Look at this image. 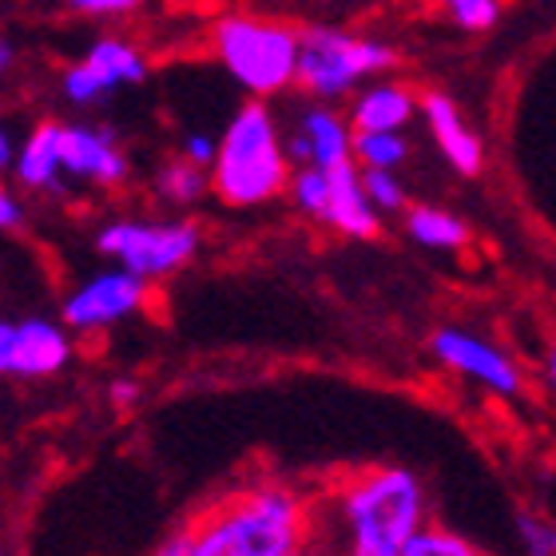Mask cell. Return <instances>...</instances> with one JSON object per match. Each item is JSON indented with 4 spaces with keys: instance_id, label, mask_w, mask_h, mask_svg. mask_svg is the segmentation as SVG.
<instances>
[{
    "instance_id": "obj_4",
    "label": "cell",
    "mask_w": 556,
    "mask_h": 556,
    "mask_svg": "<svg viewBox=\"0 0 556 556\" xmlns=\"http://www.w3.org/2000/svg\"><path fill=\"white\" fill-rule=\"evenodd\" d=\"M211 52L251 100H270L299 84L302 33L290 24L227 12L211 28Z\"/></svg>"
},
{
    "instance_id": "obj_36",
    "label": "cell",
    "mask_w": 556,
    "mask_h": 556,
    "mask_svg": "<svg viewBox=\"0 0 556 556\" xmlns=\"http://www.w3.org/2000/svg\"><path fill=\"white\" fill-rule=\"evenodd\" d=\"M0 556H4V553H0Z\"/></svg>"
},
{
    "instance_id": "obj_16",
    "label": "cell",
    "mask_w": 556,
    "mask_h": 556,
    "mask_svg": "<svg viewBox=\"0 0 556 556\" xmlns=\"http://www.w3.org/2000/svg\"><path fill=\"white\" fill-rule=\"evenodd\" d=\"M12 172H16V179L24 187H33V191L56 187L60 172H64V163H60V124H40L33 136L24 139L21 148H16Z\"/></svg>"
},
{
    "instance_id": "obj_35",
    "label": "cell",
    "mask_w": 556,
    "mask_h": 556,
    "mask_svg": "<svg viewBox=\"0 0 556 556\" xmlns=\"http://www.w3.org/2000/svg\"><path fill=\"white\" fill-rule=\"evenodd\" d=\"M311 556H314V553H311ZM326 556H330V553H326Z\"/></svg>"
},
{
    "instance_id": "obj_19",
    "label": "cell",
    "mask_w": 556,
    "mask_h": 556,
    "mask_svg": "<svg viewBox=\"0 0 556 556\" xmlns=\"http://www.w3.org/2000/svg\"><path fill=\"white\" fill-rule=\"evenodd\" d=\"M155 187H160V195L167 199V203L187 207V203H195L203 191H211V172L179 155V160H172L167 167H163L160 179H155Z\"/></svg>"
},
{
    "instance_id": "obj_22",
    "label": "cell",
    "mask_w": 556,
    "mask_h": 556,
    "mask_svg": "<svg viewBox=\"0 0 556 556\" xmlns=\"http://www.w3.org/2000/svg\"><path fill=\"white\" fill-rule=\"evenodd\" d=\"M441 9L465 33H489L501 21V0H441Z\"/></svg>"
},
{
    "instance_id": "obj_25",
    "label": "cell",
    "mask_w": 556,
    "mask_h": 556,
    "mask_svg": "<svg viewBox=\"0 0 556 556\" xmlns=\"http://www.w3.org/2000/svg\"><path fill=\"white\" fill-rule=\"evenodd\" d=\"M72 12L84 16H124V12L139 9V0H68Z\"/></svg>"
},
{
    "instance_id": "obj_7",
    "label": "cell",
    "mask_w": 556,
    "mask_h": 556,
    "mask_svg": "<svg viewBox=\"0 0 556 556\" xmlns=\"http://www.w3.org/2000/svg\"><path fill=\"white\" fill-rule=\"evenodd\" d=\"M429 350H433V358H438L445 370H453L457 378H465V382L481 386L489 394H497V397L521 394V370H517V362L501 346L485 342L481 334H469L462 326H441V330H433V338H429Z\"/></svg>"
},
{
    "instance_id": "obj_13",
    "label": "cell",
    "mask_w": 556,
    "mask_h": 556,
    "mask_svg": "<svg viewBox=\"0 0 556 556\" xmlns=\"http://www.w3.org/2000/svg\"><path fill=\"white\" fill-rule=\"evenodd\" d=\"M330 172V207H326V227H334L346 239H374L382 231V211L374 207L362 184L358 160L326 167Z\"/></svg>"
},
{
    "instance_id": "obj_1",
    "label": "cell",
    "mask_w": 556,
    "mask_h": 556,
    "mask_svg": "<svg viewBox=\"0 0 556 556\" xmlns=\"http://www.w3.org/2000/svg\"><path fill=\"white\" fill-rule=\"evenodd\" d=\"M318 501L287 481H251L211 501L191 529V556H311Z\"/></svg>"
},
{
    "instance_id": "obj_8",
    "label": "cell",
    "mask_w": 556,
    "mask_h": 556,
    "mask_svg": "<svg viewBox=\"0 0 556 556\" xmlns=\"http://www.w3.org/2000/svg\"><path fill=\"white\" fill-rule=\"evenodd\" d=\"M148 302V278L131 275V270L116 267L104 275H92L84 287H76L64 299V326L68 330H104L139 311Z\"/></svg>"
},
{
    "instance_id": "obj_33",
    "label": "cell",
    "mask_w": 556,
    "mask_h": 556,
    "mask_svg": "<svg viewBox=\"0 0 556 556\" xmlns=\"http://www.w3.org/2000/svg\"><path fill=\"white\" fill-rule=\"evenodd\" d=\"M545 370H548V382H553V390H556V350H548V362H545Z\"/></svg>"
},
{
    "instance_id": "obj_12",
    "label": "cell",
    "mask_w": 556,
    "mask_h": 556,
    "mask_svg": "<svg viewBox=\"0 0 556 556\" xmlns=\"http://www.w3.org/2000/svg\"><path fill=\"white\" fill-rule=\"evenodd\" d=\"M421 116H426V128L438 143V151L445 155L457 175H477L481 172V163H485V148H481V139L477 131L465 124L462 108L453 104L445 92H426L421 96Z\"/></svg>"
},
{
    "instance_id": "obj_9",
    "label": "cell",
    "mask_w": 556,
    "mask_h": 556,
    "mask_svg": "<svg viewBox=\"0 0 556 556\" xmlns=\"http://www.w3.org/2000/svg\"><path fill=\"white\" fill-rule=\"evenodd\" d=\"M143 76H148V60L139 56V48L119 36H104L84 52L80 64L64 72V96L72 104H92L119 84H139Z\"/></svg>"
},
{
    "instance_id": "obj_28",
    "label": "cell",
    "mask_w": 556,
    "mask_h": 556,
    "mask_svg": "<svg viewBox=\"0 0 556 556\" xmlns=\"http://www.w3.org/2000/svg\"><path fill=\"white\" fill-rule=\"evenodd\" d=\"M12 338L16 323H0V374H12Z\"/></svg>"
},
{
    "instance_id": "obj_27",
    "label": "cell",
    "mask_w": 556,
    "mask_h": 556,
    "mask_svg": "<svg viewBox=\"0 0 556 556\" xmlns=\"http://www.w3.org/2000/svg\"><path fill=\"white\" fill-rule=\"evenodd\" d=\"M151 556H191V529H179V533L163 536Z\"/></svg>"
},
{
    "instance_id": "obj_23",
    "label": "cell",
    "mask_w": 556,
    "mask_h": 556,
    "mask_svg": "<svg viewBox=\"0 0 556 556\" xmlns=\"http://www.w3.org/2000/svg\"><path fill=\"white\" fill-rule=\"evenodd\" d=\"M362 184H366V195L382 215L406 211V187H402L397 172H362Z\"/></svg>"
},
{
    "instance_id": "obj_26",
    "label": "cell",
    "mask_w": 556,
    "mask_h": 556,
    "mask_svg": "<svg viewBox=\"0 0 556 556\" xmlns=\"http://www.w3.org/2000/svg\"><path fill=\"white\" fill-rule=\"evenodd\" d=\"M215 151H219V139L203 136V131H191V136L184 139V160L199 163V167H207V172H211V163H215Z\"/></svg>"
},
{
    "instance_id": "obj_31",
    "label": "cell",
    "mask_w": 556,
    "mask_h": 556,
    "mask_svg": "<svg viewBox=\"0 0 556 556\" xmlns=\"http://www.w3.org/2000/svg\"><path fill=\"white\" fill-rule=\"evenodd\" d=\"M12 163H16V148H12V139H9V131L0 128V175L9 172Z\"/></svg>"
},
{
    "instance_id": "obj_5",
    "label": "cell",
    "mask_w": 556,
    "mask_h": 556,
    "mask_svg": "<svg viewBox=\"0 0 556 556\" xmlns=\"http://www.w3.org/2000/svg\"><path fill=\"white\" fill-rule=\"evenodd\" d=\"M397 64V52L386 40L342 28H302V56H299V88L314 100H342L358 84L382 76Z\"/></svg>"
},
{
    "instance_id": "obj_18",
    "label": "cell",
    "mask_w": 556,
    "mask_h": 556,
    "mask_svg": "<svg viewBox=\"0 0 556 556\" xmlns=\"http://www.w3.org/2000/svg\"><path fill=\"white\" fill-rule=\"evenodd\" d=\"M354 160L362 172H397L409 160V139L402 131H354Z\"/></svg>"
},
{
    "instance_id": "obj_24",
    "label": "cell",
    "mask_w": 556,
    "mask_h": 556,
    "mask_svg": "<svg viewBox=\"0 0 556 556\" xmlns=\"http://www.w3.org/2000/svg\"><path fill=\"white\" fill-rule=\"evenodd\" d=\"M517 529H521L525 556H553V525L536 521L533 513H521V517H517Z\"/></svg>"
},
{
    "instance_id": "obj_30",
    "label": "cell",
    "mask_w": 556,
    "mask_h": 556,
    "mask_svg": "<svg viewBox=\"0 0 556 556\" xmlns=\"http://www.w3.org/2000/svg\"><path fill=\"white\" fill-rule=\"evenodd\" d=\"M136 397H139V386H136V382H128V378H119V382H112V402H116V406L128 409L131 402H136Z\"/></svg>"
},
{
    "instance_id": "obj_3",
    "label": "cell",
    "mask_w": 556,
    "mask_h": 556,
    "mask_svg": "<svg viewBox=\"0 0 556 556\" xmlns=\"http://www.w3.org/2000/svg\"><path fill=\"white\" fill-rule=\"evenodd\" d=\"M294 160L287 151V136L263 100H251L227 119L219 136V151L211 163V191L227 207H263L290 187Z\"/></svg>"
},
{
    "instance_id": "obj_32",
    "label": "cell",
    "mask_w": 556,
    "mask_h": 556,
    "mask_svg": "<svg viewBox=\"0 0 556 556\" xmlns=\"http://www.w3.org/2000/svg\"><path fill=\"white\" fill-rule=\"evenodd\" d=\"M9 68H12V45H9V40H0V84H4Z\"/></svg>"
},
{
    "instance_id": "obj_10",
    "label": "cell",
    "mask_w": 556,
    "mask_h": 556,
    "mask_svg": "<svg viewBox=\"0 0 556 556\" xmlns=\"http://www.w3.org/2000/svg\"><path fill=\"white\" fill-rule=\"evenodd\" d=\"M294 167H338L354 160V124L330 104H311L287 136Z\"/></svg>"
},
{
    "instance_id": "obj_34",
    "label": "cell",
    "mask_w": 556,
    "mask_h": 556,
    "mask_svg": "<svg viewBox=\"0 0 556 556\" xmlns=\"http://www.w3.org/2000/svg\"><path fill=\"white\" fill-rule=\"evenodd\" d=\"M553 556H556V529H553Z\"/></svg>"
},
{
    "instance_id": "obj_15",
    "label": "cell",
    "mask_w": 556,
    "mask_h": 556,
    "mask_svg": "<svg viewBox=\"0 0 556 556\" xmlns=\"http://www.w3.org/2000/svg\"><path fill=\"white\" fill-rule=\"evenodd\" d=\"M417 112H421V96L409 84L374 80L354 96L350 124H354V131H406Z\"/></svg>"
},
{
    "instance_id": "obj_20",
    "label": "cell",
    "mask_w": 556,
    "mask_h": 556,
    "mask_svg": "<svg viewBox=\"0 0 556 556\" xmlns=\"http://www.w3.org/2000/svg\"><path fill=\"white\" fill-rule=\"evenodd\" d=\"M287 195L306 219L323 223L326 207H330V172H326V167H294Z\"/></svg>"
},
{
    "instance_id": "obj_14",
    "label": "cell",
    "mask_w": 556,
    "mask_h": 556,
    "mask_svg": "<svg viewBox=\"0 0 556 556\" xmlns=\"http://www.w3.org/2000/svg\"><path fill=\"white\" fill-rule=\"evenodd\" d=\"M72 358V338L64 326L48 318H28L16 323L12 338V378H48L60 374Z\"/></svg>"
},
{
    "instance_id": "obj_21",
    "label": "cell",
    "mask_w": 556,
    "mask_h": 556,
    "mask_svg": "<svg viewBox=\"0 0 556 556\" xmlns=\"http://www.w3.org/2000/svg\"><path fill=\"white\" fill-rule=\"evenodd\" d=\"M402 556H485V553H481L469 536L453 533V529H441V525H426V529L409 541Z\"/></svg>"
},
{
    "instance_id": "obj_29",
    "label": "cell",
    "mask_w": 556,
    "mask_h": 556,
    "mask_svg": "<svg viewBox=\"0 0 556 556\" xmlns=\"http://www.w3.org/2000/svg\"><path fill=\"white\" fill-rule=\"evenodd\" d=\"M16 223H21V203L0 187V231H4V227H16Z\"/></svg>"
},
{
    "instance_id": "obj_2",
    "label": "cell",
    "mask_w": 556,
    "mask_h": 556,
    "mask_svg": "<svg viewBox=\"0 0 556 556\" xmlns=\"http://www.w3.org/2000/svg\"><path fill=\"white\" fill-rule=\"evenodd\" d=\"M318 517L338 536V556H402L429 525V497L402 465H370L342 477L318 501Z\"/></svg>"
},
{
    "instance_id": "obj_11",
    "label": "cell",
    "mask_w": 556,
    "mask_h": 556,
    "mask_svg": "<svg viewBox=\"0 0 556 556\" xmlns=\"http://www.w3.org/2000/svg\"><path fill=\"white\" fill-rule=\"evenodd\" d=\"M60 163L76 179H92L100 187H112L128 179V160L116 148L112 131L80 128V124H60Z\"/></svg>"
},
{
    "instance_id": "obj_6",
    "label": "cell",
    "mask_w": 556,
    "mask_h": 556,
    "mask_svg": "<svg viewBox=\"0 0 556 556\" xmlns=\"http://www.w3.org/2000/svg\"><path fill=\"white\" fill-rule=\"evenodd\" d=\"M96 247L119 267L139 278H167L184 270L199 251L195 223H143V219H116L96 235Z\"/></svg>"
},
{
    "instance_id": "obj_17",
    "label": "cell",
    "mask_w": 556,
    "mask_h": 556,
    "mask_svg": "<svg viewBox=\"0 0 556 556\" xmlns=\"http://www.w3.org/2000/svg\"><path fill=\"white\" fill-rule=\"evenodd\" d=\"M406 235L417 247L426 251H462L469 243V227H465L462 215H453L445 207H433V203H417V207H406Z\"/></svg>"
}]
</instances>
